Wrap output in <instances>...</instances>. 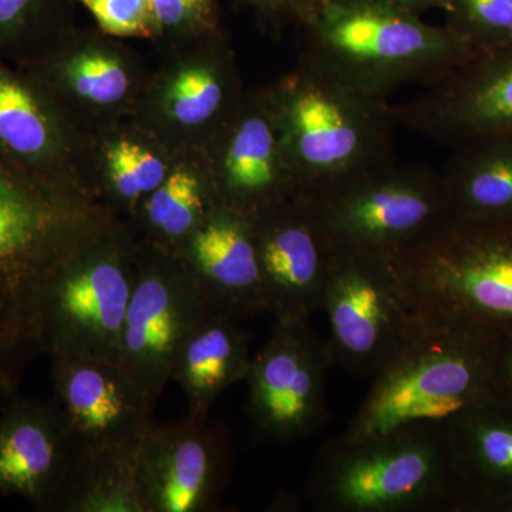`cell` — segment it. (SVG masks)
Wrapping results in <instances>:
<instances>
[{
	"instance_id": "21",
	"label": "cell",
	"mask_w": 512,
	"mask_h": 512,
	"mask_svg": "<svg viewBox=\"0 0 512 512\" xmlns=\"http://www.w3.org/2000/svg\"><path fill=\"white\" fill-rule=\"evenodd\" d=\"M214 311L242 320L266 312L252 222L217 205L178 252Z\"/></svg>"
},
{
	"instance_id": "17",
	"label": "cell",
	"mask_w": 512,
	"mask_h": 512,
	"mask_svg": "<svg viewBox=\"0 0 512 512\" xmlns=\"http://www.w3.org/2000/svg\"><path fill=\"white\" fill-rule=\"evenodd\" d=\"M261 269L266 312L275 320H311L336 251L316 210L295 197L249 218Z\"/></svg>"
},
{
	"instance_id": "1",
	"label": "cell",
	"mask_w": 512,
	"mask_h": 512,
	"mask_svg": "<svg viewBox=\"0 0 512 512\" xmlns=\"http://www.w3.org/2000/svg\"><path fill=\"white\" fill-rule=\"evenodd\" d=\"M389 258L421 325L491 339L512 330V215L451 214Z\"/></svg>"
},
{
	"instance_id": "18",
	"label": "cell",
	"mask_w": 512,
	"mask_h": 512,
	"mask_svg": "<svg viewBox=\"0 0 512 512\" xmlns=\"http://www.w3.org/2000/svg\"><path fill=\"white\" fill-rule=\"evenodd\" d=\"M0 154L45 183L93 198L87 170L89 138L64 119L25 73L3 59H0Z\"/></svg>"
},
{
	"instance_id": "12",
	"label": "cell",
	"mask_w": 512,
	"mask_h": 512,
	"mask_svg": "<svg viewBox=\"0 0 512 512\" xmlns=\"http://www.w3.org/2000/svg\"><path fill=\"white\" fill-rule=\"evenodd\" d=\"M326 340L311 320H275L265 345L252 356L247 376V416L256 440L298 443L315 436L330 419Z\"/></svg>"
},
{
	"instance_id": "36",
	"label": "cell",
	"mask_w": 512,
	"mask_h": 512,
	"mask_svg": "<svg viewBox=\"0 0 512 512\" xmlns=\"http://www.w3.org/2000/svg\"><path fill=\"white\" fill-rule=\"evenodd\" d=\"M15 396V373H0V409Z\"/></svg>"
},
{
	"instance_id": "33",
	"label": "cell",
	"mask_w": 512,
	"mask_h": 512,
	"mask_svg": "<svg viewBox=\"0 0 512 512\" xmlns=\"http://www.w3.org/2000/svg\"><path fill=\"white\" fill-rule=\"evenodd\" d=\"M491 382L495 403L512 409V330L495 339Z\"/></svg>"
},
{
	"instance_id": "22",
	"label": "cell",
	"mask_w": 512,
	"mask_h": 512,
	"mask_svg": "<svg viewBox=\"0 0 512 512\" xmlns=\"http://www.w3.org/2000/svg\"><path fill=\"white\" fill-rule=\"evenodd\" d=\"M180 153L128 117L89 138V184L94 200L130 218L164 183Z\"/></svg>"
},
{
	"instance_id": "31",
	"label": "cell",
	"mask_w": 512,
	"mask_h": 512,
	"mask_svg": "<svg viewBox=\"0 0 512 512\" xmlns=\"http://www.w3.org/2000/svg\"><path fill=\"white\" fill-rule=\"evenodd\" d=\"M92 15L96 28L116 39L154 42L153 0H76Z\"/></svg>"
},
{
	"instance_id": "13",
	"label": "cell",
	"mask_w": 512,
	"mask_h": 512,
	"mask_svg": "<svg viewBox=\"0 0 512 512\" xmlns=\"http://www.w3.org/2000/svg\"><path fill=\"white\" fill-rule=\"evenodd\" d=\"M138 245L137 278L121 332L119 363L156 404L171 382L185 336L214 309L180 258Z\"/></svg>"
},
{
	"instance_id": "11",
	"label": "cell",
	"mask_w": 512,
	"mask_h": 512,
	"mask_svg": "<svg viewBox=\"0 0 512 512\" xmlns=\"http://www.w3.org/2000/svg\"><path fill=\"white\" fill-rule=\"evenodd\" d=\"M320 311L333 367L359 377L375 376L417 328L389 256L373 252L336 251Z\"/></svg>"
},
{
	"instance_id": "15",
	"label": "cell",
	"mask_w": 512,
	"mask_h": 512,
	"mask_svg": "<svg viewBox=\"0 0 512 512\" xmlns=\"http://www.w3.org/2000/svg\"><path fill=\"white\" fill-rule=\"evenodd\" d=\"M200 153L224 207L252 218L298 197L268 84L247 89Z\"/></svg>"
},
{
	"instance_id": "35",
	"label": "cell",
	"mask_w": 512,
	"mask_h": 512,
	"mask_svg": "<svg viewBox=\"0 0 512 512\" xmlns=\"http://www.w3.org/2000/svg\"><path fill=\"white\" fill-rule=\"evenodd\" d=\"M372 2L382 3V5L407 10V12L423 16V13H426L427 10H446L450 0H372Z\"/></svg>"
},
{
	"instance_id": "14",
	"label": "cell",
	"mask_w": 512,
	"mask_h": 512,
	"mask_svg": "<svg viewBox=\"0 0 512 512\" xmlns=\"http://www.w3.org/2000/svg\"><path fill=\"white\" fill-rule=\"evenodd\" d=\"M390 111L397 127L453 148L512 143V46L474 53Z\"/></svg>"
},
{
	"instance_id": "24",
	"label": "cell",
	"mask_w": 512,
	"mask_h": 512,
	"mask_svg": "<svg viewBox=\"0 0 512 512\" xmlns=\"http://www.w3.org/2000/svg\"><path fill=\"white\" fill-rule=\"evenodd\" d=\"M251 336L239 320L212 311L190 330L177 350L171 382L180 384L188 414L208 419L225 390L247 380Z\"/></svg>"
},
{
	"instance_id": "20",
	"label": "cell",
	"mask_w": 512,
	"mask_h": 512,
	"mask_svg": "<svg viewBox=\"0 0 512 512\" xmlns=\"http://www.w3.org/2000/svg\"><path fill=\"white\" fill-rule=\"evenodd\" d=\"M76 456V443L55 400L16 394L0 409V495L49 511Z\"/></svg>"
},
{
	"instance_id": "3",
	"label": "cell",
	"mask_w": 512,
	"mask_h": 512,
	"mask_svg": "<svg viewBox=\"0 0 512 512\" xmlns=\"http://www.w3.org/2000/svg\"><path fill=\"white\" fill-rule=\"evenodd\" d=\"M268 90L298 197L318 201L396 161L390 101L363 96L301 57Z\"/></svg>"
},
{
	"instance_id": "30",
	"label": "cell",
	"mask_w": 512,
	"mask_h": 512,
	"mask_svg": "<svg viewBox=\"0 0 512 512\" xmlns=\"http://www.w3.org/2000/svg\"><path fill=\"white\" fill-rule=\"evenodd\" d=\"M158 49L225 35L218 0H153Z\"/></svg>"
},
{
	"instance_id": "10",
	"label": "cell",
	"mask_w": 512,
	"mask_h": 512,
	"mask_svg": "<svg viewBox=\"0 0 512 512\" xmlns=\"http://www.w3.org/2000/svg\"><path fill=\"white\" fill-rule=\"evenodd\" d=\"M157 52L133 117L177 153H200L247 92L227 33Z\"/></svg>"
},
{
	"instance_id": "8",
	"label": "cell",
	"mask_w": 512,
	"mask_h": 512,
	"mask_svg": "<svg viewBox=\"0 0 512 512\" xmlns=\"http://www.w3.org/2000/svg\"><path fill=\"white\" fill-rule=\"evenodd\" d=\"M15 66L86 138L134 116L153 67L123 40L77 25Z\"/></svg>"
},
{
	"instance_id": "16",
	"label": "cell",
	"mask_w": 512,
	"mask_h": 512,
	"mask_svg": "<svg viewBox=\"0 0 512 512\" xmlns=\"http://www.w3.org/2000/svg\"><path fill=\"white\" fill-rule=\"evenodd\" d=\"M232 471L227 433L208 419L151 423L137 453L144 512H208L220 505Z\"/></svg>"
},
{
	"instance_id": "23",
	"label": "cell",
	"mask_w": 512,
	"mask_h": 512,
	"mask_svg": "<svg viewBox=\"0 0 512 512\" xmlns=\"http://www.w3.org/2000/svg\"><path fill=\"white\" fill-rule=\"evenodd\" d=\"M444 427L460 511L512 512V409L490 403Z\"/></svg>"
},
{
	"instance_id": "6",
	"label": "cell",
	"mask_w": 512,
	"mask_h": 512,
	"mask_svg": "<svg viewBox=\"0 0 512 512\" xmlns=\"http://www.w3.org/2000/svg\"><path fill=\"white\" fill-rule=\"evenodd\" d=\"M113 217L93 198L45 183L0 154V332L39 348L37 305L47 278Z\"/></svg>"
},
{
	"instance_id": "27",
	"label": "cell",
	"mask_w": 512,
	"mask_h": 512,
	"mask_svg": "<svg viewBox=\"0 0 512 512\" xmlns=\"http://www.w3.org/2000/svg\"><path fill=\"white\" fill-rule=\"evenodd\" d=\"M451 214L512 215V143L485 141L454 148L443 171Z\"/></svg>"
},
{
	"instance_id": "34",
	"label": "cell",
	"mask_w": 512,
	"mask_h": 512,
	"mask_svg": "<svg viewBox=\"0 0 512 512\" xmlns=\"http://www.w3.org/2000/svg\"><path fill=\"white\" fill-rule=\"evenodd\" d=\"M37 352L35 343L0 332V373H15Z\"/></svg>"
},
{
	"instance_id": "29",
	"label": "cell",
	"mask_w": 512,
	"mask_h": 512,
	"mask_svg": "<svg viewBox=\"0 0 512 512\" xmlns=\"http://www.w3.org/2000/svg\"><path fill=\"white\" fill-rule=\"evenodd\" d=\"M446 23L476 52L512 46V0H450Z\"/></svg>"
},
{
	"instance_id": "9",
	"label": "cell",
	"mask_w": 512,
	"mask_h": 512,
	"mask_svg": "<svg viewBox=\"0 0 512 512\" xmlns=\"http://www.w3.org/2000/svg\"><path fill=\"white\" fill-rule=\"evenodd\" d=\"M336 249L392 256L451 215L443 173L397 161L312 201Z\"/></svg>"
},
{
	"instance_id": "26",
	"label": "cell",
	"mask_w": 512,
	"mask_h": 512,
	"mask_svg": "<svg viewBox=\"0 0 512 512\" xmlns=\"http://www.w3.org/2000/svg\"><path fill=\"white\" fill-rule=\"evenodd\" d=\"M138 447L92 451L76 447L72 467L49 511L144 512L137 478Z\"/></svg>"
},
{
	"instance_id": "25",
	"label": "cell",
	"mask_w": 512,
	"mask_h": 512,
	"mask_svg": "<svg viewBox=\"0 0 512 512\" xmlns=\"http://www.w3.org/2000/svg\"><path fill=\"white\" fill-rule=\"evenodd\" d=\"M217 205L201 153H184L126 222L140 244L177 256Z\"/></svg>"
},
{
	"instance_id": "4",
	"label": "cell",
	"mask_w": 512,
	"mask_h": 512,
	"mask_svg": "<svg viewBox=\"0 0 512 512\" xmlns=\"http://www.w3.org/2000/svg\"><path fill=\"white\" fill-rule=\"evenodd\" d=\"M305 498L320 512L461 510L444 424L423 423L320 448Z\"/></svg>"
},
{
	"instance_id": "32",
	"label": "cell",
	"mask_w": 512,
	"mask_h": 512,
	"mask_svg": "<svg viewBox=\"0 0 512 512\" xmlns=\"http://www.w3.org/2000/svg\"><path fill=\"white\" fill-rule=\"evenodd\" d=\"M255 13L256 18L271 30H284L288 26L301 28L323 0H237Z\"/></svg>"
},
{
	"instance_id": "28",
	"label": "cell",
	"mask_w": 512,
	"mask_h": 512,
	"mask_svg": "<svg viewBox=\"0 0 512 512\" xmlns=\"http://www.w3.org/2000/svg\"><path fill=\"white\" fill-rule=\"evenodd\" d=\"M76 0H0V59L25 62L76 25Z\"/></svg>"
},
{
	"instance_id": "7",
	"label": "cell",
	"mask_w": 512,
	"mask_h": 512,
	"mask_svg": "<svg viewBox=\"0 0 512 512\" xmlns=\"http://www.w3.org/2000/svg\"><path fill=\"white\" fill-rule=\"evenodd\" d=\"M138 248L126 220L113 217L60 259L37 305L40 352L119 362Z\"/></svg>"
},
{
	"instance_id": "5",
	"label": "cell",
	"mask_w": 512,
	"mask_h": 512,
	"mask_svg": "<svg viewBox=\"0 0 512 512\" xmlns=\"http://www.w3.org/2000/svg\"><path fill=\"white\" fill-rule=\"evenodd\" d=\"M495 339L417 322L412 336L373 376L345 436H377L413 424H446L495 403Z\"/></svg>"
},
{
	"instance_id": "19",
	"label": "cell",
	"mask_w": 512,
	"mask_h": 512,
	"mask_svg": "<svg viewBox=\"0 0 512 512\" xmlns=\"http://www.w3.org/2000/svg\"><path fill=\"white\" fill-rule=\"evenodd\" d=\"M53 397L77 450L137 446L151 424L154 404L117 360L50 357Z\"/></svg>"
},
{
	"instance_id": "2",
	"label": "cell",
	"mask_w": 512,
	"mask_h": 512,
	"mask_svg": "<svg viewBox=\"0 0 512 512\" xmlns=\"http://www.w3.org/2000/svg\"><path fill=\"white\" fill-rule=\"evenodd\" d=\"M299 30L301 59L382 101L436 83L476 53L448 26L372 0H323Z\"/></svg>"
}]
</instances>
